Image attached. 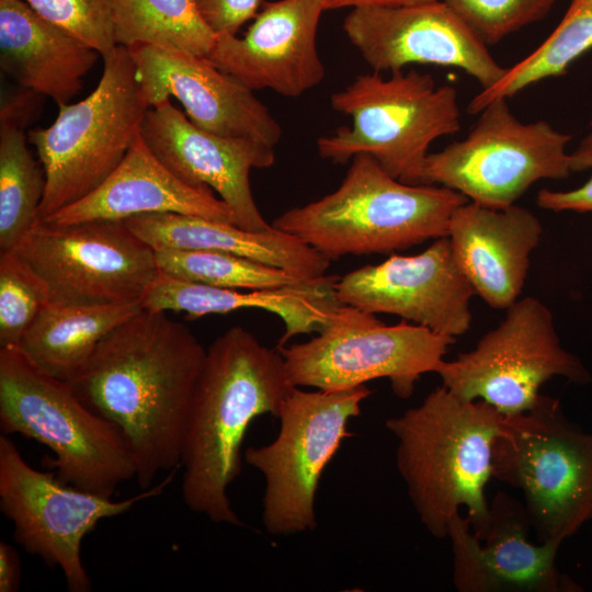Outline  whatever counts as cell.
<instances>
[{
	"label": "cell",
	"instance_id": "26",
	"mask_svg": "<svg viewBox=\"0 0 592 592\" xmlns=\"http://www.w3.org/2000/svg\"><path fill=\"white\" fill-rule=\"evenodd\" d=\"M43 95L24 89L0 110V251L15 250L39 218L46 187L43 164L32 156L26 127Z\"/></svg>",
	"mask_w": 592,
	"mask_h": 592
},
{
	"label": "cell",
	"instance_id": "21",
	"mask_svg": "<svg viewBox=\"0 0 592 592\" xmlns=\"http://www.w3.org/2000/svg\"><path fill=\"white\" fill-rule=\"evenodd\" d=\"M543 226L527 208H491L471 201L451 216L447 237L462 272L490 307L506 309L525 284Z\"/></svg>",
	"mask_w": 592,
	"mask_h": 592
},
{
	"label": "cell",
	"instance_id": "6",
	"mask_svg": "<svg viewBox=\"0 0 592 592\" xmlns=\"http://www.w3.org/2000/svg\"><path fill=\"white\" fill-rule=\"evenodd\" d=\"M333 110L352 124L317 139L321 158L344 164L355 156L373 157L391 177L419 184L431 144L460 128L457 90L435 86L417 70L357 76L330 98Z\"/></svg>",
	"mask_w": 592,
	"mask_h": 592
},
{
	"label": "cell",
	"instance_id": "1",
	"mask_svg": "<svg viewBox=\"0 0 592 592\" xmlns=\"http://www.w3.org/2000/svg\"><path fill=\"white\" fill-rule=\"evenodd\" d=\"M206 349L166 311L140 308L110 331L68 382L80 400L114 423L130 448L143 490L181 467L186 420Z\"/></svg>",
	"mask_w": 592,
	"mask_h": 592
},
{
	"label": "cell",
	"instance_id": "9",
	"mask_svg": "<svg viewBox=\"0 0 592 592\" xmlns=\"http://www.w3.org/2000/svg\"><path fill=\"white\" fill-rule=\"evenodd\" d=\"M455 338L341 304L318 335L277 349L292 384L326 391L387 378L399 398L412 396L423 374L436 373Z\"/></svg>",
	"mask_w": 592,
	"mask_h": 592
},
{
	"label": "cell",
	"instance_id": "34",
	"mask_svg": "<svg viewBox=\"0 0 592 592\" xmlns=\"http://www.w3.org/2000/svg\"><path fill=\"white\" fill-rule=\"evenodd\" d=\"M572 172L592 170V132L570 153ZM537 205L553 212H592V174L581 186L568 191L543 189L536 196Z\"/></svg>",
	"mask_w": 592,
	"mask_h": 592
},
{
	"label": "cell",
	"instance_id": "7",
	"mask_svg": "<svg viewBox=\"0 0 592 592\" xmlns=\"http://www.w3.org/2000/svg\"><path fill=\"white\" fill-rule=\"evenodd\" d=\"M103 61L102 77L87 98L58 105L52 125L29 132L46 175L41 218L80 201L116 169L150 107L127 47L117 45Z\"/></svg>",
	"mask_w": 592,
	"mask_h": 592
},
{
	"label": "cell",
	"instance_id": "28",
	"mask_svg": "<svg viewBox=\"0 0 592 592\" xmlns=\"http://www.w3.org/2000/svg\"><path fill=\"white\" fill-rule=\"evenodd\" d=\"M592 48V0H572L548 37L531 54L508 67L491 87L482 89L468 104L480 113L498 99H509L542 80L562 76L570 65Z\"/></svg>",
	"mask_w": 592,
	"mask_h": 592
},
{
	"label": "cell",
	"instance_id": "29",
	"mask_svg": "<svg viewBox=\"0 0 592 592\" xmlns=\"http://www.w3.org/2000/svg\"><path fill=\"white\" fill-rule=\"evenodd\" d=\"M117 45L173 47L206 57L216 34L201 16L194 0H112Z\"/></svg>",
	"mask_w": 592,
	"mask_h": 592
},
{
	"label": "cell",
	"instance_id": "14",
	"mask_svg": "<svg viewBox=\"0 0 592 592\" xmlns=\"http://www.w3.org/2000/svg\"><path fill=\"white\" fill-rule=\"evenodd\" d=\"M178 469L153 488L114 501L33 468L14 442L1 435L0 508L14 526L16 543L47 566H58L69 591L89 592L92 583L81 558L86 535L101 520L121 515L136 503L161 494Z\"/></svg>",
	"mask_w": 592,
	"mask_h": 592
},
{
	"label": "cell",
	"instance_id": "17",
	"mask_svg": "<svg viewBox=\"0 0 592 592\" xmlns=\"http://www.w3.org/2000/svg\"><path fill=\"white\" fill-rule=\"evenodd\" d=\"M149 106L174 96L198 128L223 137H244L274 147L282 128L269 109L206 57L167 46L127 47Z\"/></svg>",
	"mask_w": 592,
	"mask_h": 592
},
{
	"label": "cell",
	"instance_id": "19",
	"mask_svg": "<svg viewBox=\"0 0 592 592\" xmlns=\"http://www.w3.org/2000/svg\"><path fill=\"white\" fill-rule=\"evenodd\" d=\"M323 0L263 3L243 37L217 34L206 58L250 90L299 96L325 78L317 50Z\"/></svg>",
	"mask_w": 592,
	"mask_h": 592
},
{
	"label": "cell",
	"instance_id": "2",
	"mask_svg": "<svg viewBox=\"0 0 592 592\" xmlns=\"http://www.w3.org/2000/svg\"><path fill=\"white\" fill-rule=\"evenodd\" d=\"M281 352L234 326L206 349L184 431L186 506L212 522L243 526L227 494L241 473V446L259 415L278 417L294 389Z\"/></svg>",
	"mask_w": 592,
	"mask_h": 592
},
{
	"label": "cell",
	"instance_id": "15",
	"mask_svg": "<svg viewBox=\"0 0 592 592\" xmlns=\"http://www.w3.org/2000/svg\"><path fill=\"white\" fill-rule=\"evenodd\" d=\"M343 30L375 72L401 71L411 64L453 67L487 89L506 69L443 0L354 8L344 19Z\"/></svg>",
	"mask_w": 592,
	"mask_h": 592
},
{
	"label": "cell",
	"instance_id": "10",
	"mask_svg": "<svg viewBox=\"0 0 592 592\" xmlns=\"http://www.w3.org/2000/svg\"><path fill=\"white\" fill-rule=\"evenodd\" d=\"M372 394L365 385L326 391L294 387L278 413L280 432L271 443L246 448L243 458L264 477L262 522L273 536L312 531L321 475L340 448L350 419Z\"/></svg>",
	"mask_w": 592,
	"mask_h": 592
},
{
	"label": "cell",
	"instance_id": "22",
	"mask_svg": "<svg viewBox=\"0 0 592 592\" xmlns=\"http://www.w3.org/2000/svg\"><path fill=\"white\" fill-rule=\"evenodd\" d=\"M153 213H177L235 224L231 209L215 197L210 187L192 186L182 181L151 151L140 132L121 163L95 190L42 219L56 225L124 221Z\"/></svg>",
	"mask_w": 592,
	"mask_h": 592
},
{
	"label": "cell",
	"instance_id": "5",
	"mask_svg": "<svg viewBox=\"0 0 592 592\" xmlns=\"http://www.w3.org/2000/svg\"><path fill=\"white\" fill-rule=\"evenodd\" d=\"M0 428L47 446L65 483L112 498L135 478L121 430L88 408L70 384L36 367L18 346L0 348Z\"/></svg>",
	"mask_w": 592,
	"mask_h": 592
},
{
	"label": "cell",
	"instance_id": "4",
	"mask_svg": "<svg viewBox=\"0 0 592 592\" xmlns=\"http://www.w3.org/2000/svg\"><path fill=\"white\" fill-rule=\"evenodd\" d=\"M333 192L277 216L272 226L331 261L390 253L447 236L454 210L468 200L435 184H409L368 155H357Z\"/></svg>",
	"mask_w": 592,
	"mask_h": 592
},
{
	"label": "cell",
	"instance_id": "33",
	"mask_svg": "<svg viewBox=\"0 0 592 592\" xmlns=\"http://www.w3.org/2000/svg\"><path fill=\"white\" fill-rule=\"evenodd\" d=\"M47 21L94 48L102 58L117 47L112 0H24Z\"/></svg>",
	"mask_w": 592,
	"mask_h": 592
},
{
	"label": "cell",
	"instance_id": "20",
	"mask_svg": "<svg viewBox=\"0 0 592 592\" xmlns=\"http://www.w3.org/2000/svg\"><path fill=\"white\" fill-rule=\"evenodd\" d=\"M491 523L483 539L469 519L456 513L447 537L453 550V583L459 592H576L580 587L556 567L562 543L528 540L531 525L525 508L498 492L491 504Z\"/></svg>",
	"mask_w": 592,
	"mask_h": 592
},
{
	"label": "cell",
	"instance_id": "13",
	"mask_svg": "<svg viewBox=\"0 0 592 592\" xmlns=\"http://www.w3.org/2000/svg\"><path fill=\"white\" fill-rule=\"evenodd\" d=\"M14 251L58 305H141L160 272L156 251L123 221L56 225L39 217Z\"/></svg>",
	"mask_w": 592,
	"mask_h": 592
},
{
	"label": "cell",
	"instance_id": "32",
	"mask_svg": "<svg viewBox=\"0 0 592 592\" xmlns=\"http://www.w3.org/2000/svg\"><path fill=\"white\" fill-rule=\"evenodd\" d=\"M487 45H493L549 12L557 0H443Z\"/></svg>",
	"mask_w": 592,
	"mask_h": 592
},
{
	"label": "cell",
	"instance_id": "12",
	"mask_svg": "<svg viewBox=\"0 0 592 592\" xmlns=\"http://www.w3.org/2000/svg\"><path fill=\"white\" fill-rule=\"evenodd\" d=\"M469 352L445 361L442 386L464 400H482L506 418L534 408L555 376L587 385L591 375L560 343L551 311L537 298L517 299Z\"/></svg>",
	"mask_w": 592,
	"mask_h": 592
},
{
	"label": "cell",
	"instance_id": "24",
	"mask_svg": "<svg viewBox=\"0 0 592 592\" xmlns=\"http://www.w3.org/2000/svg\"><path fill=\"white\" fill-rule=\"evenodd\" d=\"M99 56L25 1L0 0V62L23 89L68 103Z\"/></svg>",
	"mask_w": 592,
	"mask_h": 592
},
{
	"label": "cell",
	"instance_id": "36",
	"mask_svg": "<svg viewBox=\"0 0 592 592\" xmlns=\"http://www.w3.org/2000/svg\"><path fill=\"white\" fill-rule=\"evenodd\" d=\"M21 582V563L16 550L0 543V592H15Z\"/></svg>",
	"mask_w": 592,
	"mask_h": 592
},
{
	"label": "cell",
	"instance_id": "8",
	"mask_svg": "<svg viewBox=\"0 0 592 592\" xmlns=\"http://www.w3.org/2000/svg\"><path fill=\"white\" fill-rule=\"evenodd\" d=\"M492 477L523 493L540 543H563L592 520V432L543 395L530 411L505 417L493 444Z\"/></svg>",
	"mask_w": 592,
	"mask_h": 592
},
{
	"label": "cell",
	"instance_id": "35",
	"mask_svg": "<svg viewBox=\"0 0 592 592\" xmlns=\"http://www.w3.org/2000/svg\"><path fill=\"white\" fill-rule=\"evenodd\" d=\"M196 8L217 35L237 34L249 20L254 19L263 5V0H194Z\"/></svg>",
	"mask_w": 592,
	"mask_h": 592
},
{
	"label": "cell",
	"instance_id": "3",
	"mask_svg": "<svg viewBox=\"0 0 592 592\" xmlns=\"http://www.w3.org/2000/svg\"><path fill=\"white\" fill-rule=\"evenodd\" d=\"M505 417L482 400H464L444 386L418 406L386 420L397 439L396 464L420 521L445 538L462 506L483 539L491 523L485 494L492 477L493 444Z\"/></svg>",
	"mask_w": 592,
	"mask_h": 592
},
{
	"label": "cell",
	"instance_id": "11",
	"mask_svg": "<svg viewBox=\"0 0 592 592\" xmlns=\"http://www.w3.org/2000/svg\"><path fill=\"white\" fill-rule=\"evenodd\" d=\"M570 139L545 121L522 123L508 99H498L464 139L429 153L419 184H439L482 206L504 208L534 183L573 173Z\"/></svg>",
	"mask_w": 592,
	"mask_h": 592
},
{
	"label": "cell",
	"instance_id": "27",
	"mask_svg": "<svg viewBox=\"0 0 592 592\" xmlns=\"http://www.w3.org/2000/svg\"><path fill=\"white\" fill-rule=\"evenodd\" d=\"M140 308V304L67 306L49 303L18 348L41 371L68 383L100 341Z\"/></svg>",
	"mask_w": 592,
	"mask_h": 592
},
{
	"label": "cell",
	"instance_id": "37",
	"mask_svg": "<svg viewBox=\"0 0 592 592\" xmlns=\"http://www.w3.org/2000/svg\"><path fill=\"white\" fill-rule=\"evenodd\" d=\"M431 0H323L325 10L361 7L405 5Z\"/></svg>",
	"mask_w": 592,
	"mask_h": 592
},
{
	"label": "cell",
	"instance_id": "23",
	"mask_svg": "<svg viewBox=\"0 0 592 592\" xmlns=\"http://www.w3.org/2000/svg\"><path fill=\"white\" fill-rule=\"evenodd\" d=\"M337 275L266 289H237L181 280L159 272L141 301L151 311H183L187 318L226 315L239 309H263L278 316L284 332L276 349L299 334L319 332L341 305Z\"/></svg>",
	"mask_w": 592,
	"mask_h": 592
},
{
	"label": "cell",
	"instance_id": "16",
	"mask_svg": "<svg viewBox=\"0 0 592 592\" xmlns=\"http://www.w3.org/2000/svg\"><path fill=\"white\" fill-rule=\"evenodd\" d=\"M341 304L402 320L456 338L471 323L475 289L457 264L448 237L413 255L391 254L355 269L335 284Z\"/></svg>",
	"mask_w": 592,
	"mask_h": 592
},
{
	"label": "cell",
	"instance_id": "30",
	"mask_svg": "<svg viewBox=\"0 0 592 592\" xmlns=\"http://www.w3.org/2000/svg\"><path fill=\"white\" fill-rule=\"evenodd\" d=\"M155 251L160 272L195 283L237 289H266L303 281L278 267L231 253L190 249Z\"/></svg>",
	"mask_w": 592,
	"mask_h": 592
},
{
	"label": "cell",
	"instance_id": "31",
	"mask_svg": "<svg viewBox=\"0 0 592 592\" xmlns=\"http://www.w3.org/2000/svg\"><path fill=\"white\" fill-rule=\"evenodd\" d=\"M50 303L44 278L14 250L0 252V345L18 346Z\"/></svg>",
	"mask_w": 592,
	"mask_h": 592
},
{
	"label": "cell",
	"instance_id": "18",
	"mask_svg": "<svg viewBox=\"0 0 592 592\" xmlns=\"http://www.w3.org/2000/svg\"><path fill=\"white\" fill-rule=\"evenodd\" d=\"M140 134L151 151L177 177L192 186L216 191L246 230L273 229L258 208L250 171L275 161L274 147L251 138L223 137L195 126L166 99L150 106Z\"/></svg>",
	"mask_w": 592,
	"mask_h": 592
},
{
	"label": "cell",
	"instance_id": "25",
	"mask_svg": "<svg viewBox=\"0 0 592 592\" xmlns=\"http://www.w3.org/2000/svg\"><path fill=\"white\" fill-rule=\"evenodd\" d=\"M153 250H210L272 265L303 281L326 275L331 260L294 235L275 227L246 230L235 224L177 213L144 214L123 221Z\"/></svg>",
	"mask_w": 592,
	"mask_h": 592
}]
</instances>
